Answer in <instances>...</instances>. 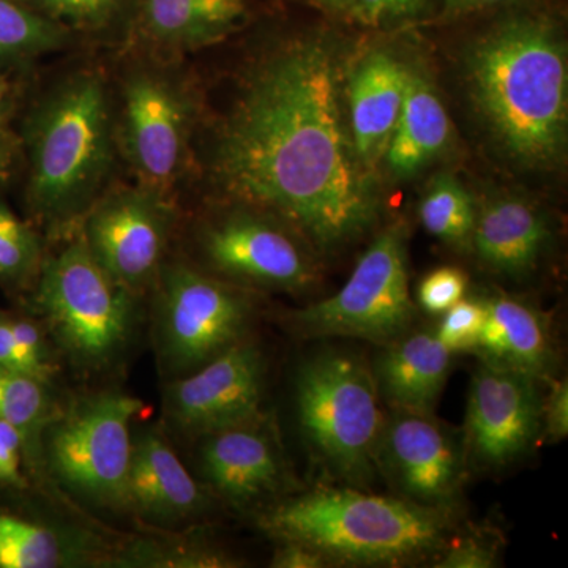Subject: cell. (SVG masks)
Returning a JSON list of instances; mask_svg holds the SVG:
<instances>
[{
    "label": "cell",
    "mask_w": 568,
    "mask_h": 568,
    "mask_svg": "<svg viewBox=\"0 0 568 568\" xmlns=\"http://www.w3.org/2000/svg\"><path fill=\"white\" fill-rule=\"evenodd\" d=\"M342 92L331 44L312 37L283 44L246 78L213 160L227 193L280 216L324 252L349 244L376 216Z\"/></svg>",
    "instance_id": "6da1fadb"
},
{
    "label": "cell",
    "mask_w": 568,
    "mask_h": 568,
    "mask_svg": "<svg viewBox=\"0 0 568 568\" xmlns=\"http://www.w3.org/2000/svg\"><path fill=\"white\" fill-rule=\"evenodd\" d=\"M469 77L478 110L514 159L530 166L559 159L567 141V54L548 22H504L474 47Z\"/></svg>",
    "instance_id": "7a4b0ae2"
},
{
    "label": "cell",
    "mask_w": 568,
    "mask_h": 568,
    "mask_svg": "<svg viewBox=\"0 0 568 568\" xmlns=\"http://www.w3.org/2000/svg\"><path fill=\"white\" fill-rule=\"evenodd\" d=\"M452 514L365 488H316L265 507L260 526L278 541L315 548L328 562L399 566L439 555Z\"/></svg>",
    "instance_id": "3957f363"
},
{
    "label": "cell",
    "mask_w": 568,
    "mask_h": 568,
    "mask_svg": "<svg viewBox=\"0 0 568 568\" xmlns=\"http://www.w3.org/2000/svg\"><path fill=\"white\" fill-rule=\"evenodd\" d=\"M28 197L33 213L65 223L92 204L111 163L110 103L95 74L44 100L29 123Z\"/></svg>",
    "instance_id": "277c9868"
},
{
    "label": "cell",
    "mask_w": 568,
    "mask_h": 568,
    "mask_svg": "<svg viewBox=\"0 0 568 568\" xmlns=\"http://www.w3.org/2000/svg\"><path fill=\"white\" fill-rule=\"evenodd\" d=\"M295 409L310 450L347 487L368 488L386 416L375 373L358 355L327 351L295 376Z\"/></svg>",
    "instance_id": "5b68a950"
},
{
    "label": "cell",
    "mask_w": 568,
    "mask_h": 568,
    "mask_svg": "<svg viewBox=\"0 0 568 568\" xmlns=\"http://www.w3.org/2000/svg\"><path fill=\"white\" fill-rule=\"evenodd\" d=\"M33 306L47 334L78 368L111 365L132 336L134 295L104 271L82 237L43 261Z\"/></svg>",
    "instance_id": "8992f818"
},
{
    "label": "cell",
    "mask_w": 568,
    "mask_h": 568,
    "mask_svg": "<svg viewBox=\"0 0 568 568\" xmlns=\"http://www.w3.org/2000/svg\"><path fill=\"white\" fill-rule=\"evenodd\" d=\"M144 403L122 392H99L59 409L41 443L43 473L82 504L129 510L132 424Z\"/></svg>",
    "instance_id": "52a82bcc"
},
{
    "label": "cell",
    "mask_w": 568,
    "mask_h": 568,
    "mask_svg": "<svg viewBox=\"0 0 568 568\" xmlns=\"http://www.w3.org/2000/svg\"><path fill=\"white\" fill-rule=\"evenodd\" d=\"M414 317L405 233L392 226L362 254L338 293L297 310L287 323L306 338L343 336L387 346L410 331Z\"/></svg>",
    "instance_id": "ba28073f"
},
{
    "label": "cell",
    "mask_w": 568,
    "mask_h": 568,
    "mask_svg": "<svg viewBox=\"0 0 568 568\" xmlns=\"http://www.w3.org/2000/svg\"><path fill=\"white\" fill-rule=\"evenodd\" d=\"M253 304L244 291L174 264L162 272L155 338L171 379L212 361L245 339Z\"/></svg>",
    "instance_id": "9c48e42d"
},
{
    "label": "cell",
    "mask_w": 568,
    "mask_h": 568,
    "mask_svg": "<svg viewBox=\"0 0 568 568\" xmlns=\"http://www.w3.org/2000/svg\"><path fill=\"white\" fill-rule=\"evenodd\" d=\"M265 362L254 343L237 345L171 379L164 416L185 436L204 437L265 417Z\"/></svg>",
    "instance_id": "30bf717a"
},
{
    "label": "cell",
    "mask_w": 568,
    "mask_h": 568,
    "mask_svg": "<svg viewBox=\"0 0 568 568\" xmlns=\"http://www.w3.org/2000/svg\"><path fill=\"white\" fill-rule=\"evenodd\" d=\"M541 402L537 377L484 362L467 396V470H500L526 457L541 436Z\"/></svg>",
    "instance_id": "8fae6325"
},
{
    "label": "cell",
    "mask_w": 568,
    "mask_h": 568,
    "mask_svg": "<svg viewBox=\"0 0 568 568\" xmlns=\"http://www.w3.org/2000/svg\"><path fill=\"white\" fill-rule=\"evenodd\" d=\"M377 470L398 497L452 514L467 474L462 436L435 414L394 410L381 435Z\"/></svg>",
    "instance_id": "7c38bea8"
},
{
    "label": "cell",
    "mask_w": 568,
    "mask_h": 568,
    "mask_svg": "<svg viewBox=\"0 0 568 568\" xmlns=\"http://www.w3.org/2000/svg\"><path fill=\"white\" fill-rule=\"evenodd\" d=\"M171 213L151 190L121 192L93 205L82 241L119 284L141 294L162 268Z\"/></svg>",
    "instance_id": "4fadbf2b"
},
{
    "label": "cell",
    "mask_w": 568,
    "mask_h": 568,
    "mask_svg": "<svg viewBox=\"0 0 568 568\" xmlns=\"http://www.w3.org/2000/svg\"><path fill=\"white\" fill-rule=\"evenodd\" d=\"M200 474L211 491L239 508L286 495L294 484L267 416L201 437Z\"/></svg>",
    "instance_id": "5bb4252c"
},
{
    "label": "cell",
    "mask_w": 568,
    "mask_h": 568,
    "mask_svg": "<svg viewBox=\"0 0 568 568\" xmlns=\"http://www.w3.org/2000/svg\"><path fill=\"white\" fill-rule=\"evenodd\" d=\"M205 260L239 282L298 291L313 282V268L301 246L276 224L256 215L227 216L204 230Z\"/></svg>",
    "instance_id": "9a60e30c"
},
{
    "label": "cell",
    "mask_w": 568,
    "mask_h": 568,
    "mask_svg": "<svg viewBox=\"0 0 568 568\" xmlns=\"http://www.w3.org/2000/svg\"><path fill=\"white\" fill-rule=\"evenodd\" d=\"M186 129L185 100L170 82L149 73L130 78L123 91V138L134 170L151 192L159 193L174 182Z\"/></svg>",
    "instance_id": "2e32d148"
},
{
    "label": "cell",
    "mask_w": 568,
    "mask_h": 568,
    "mask_svg": "<svg viewBox=\"0 0 568 568\" xmlns=\"http://www.w3.org/2000/svg\"><path fill=\"white\" fill-rule=\"evenodd\" d=\"M211 496L159 429L134 437L129 510L153 528L174 529L207 515Z\"/></svg>",
    "instance_id": "e0dca14e"
},
{
    "label": "cell",
    "mask_w": 568,
    "mask_h": 568,
    "mask_svg": "<svg viewBox=\"0 0 568 568\" xmlns=\"http://www.w3.org/2000/svg\"><path fill=\"white\" fill-rule=\"evenodd\" d=\"M409 70L386 51H373L358 63L347 84L349 130L366 170L381 159L395 132Z\"/></svg>",
    "instance_id": "ac0fdd59"
},
{
    "label": "cell",
    "mask_w": 568,
    "mask_h": 568,
    "mask_svg": "<svg viewBox=\"0 0 568 568\" xmlns=\"http://www.w3.org/2000/svg\"><path fill=\"white\" fill-rule=\"evenodd\" d=\"M386 347L373 372L383 402L394 410L435 414L450 373V351L435 331L407 332Z\"/></svg>",
    "instance_id": "d6986e66"
},
{
    "label": "cell",
    "mask_w": 568,
    "mask_h": 568,
    "mask_svg": "<svg viewBox=\"0 0 568 568\" xmlns=\"http://www.w3.org/2000/svg\"><path fill=\"white\" fill-rule=\"evenodd\" d=\"M548 237L547 220L534 205L518 197H499L476 216L470 245L496 274L523 276L536 267Z\"/></svg>",
    "instance_id": "ffe728a7"
},
{
    "label": "cell",
    "mask_w": 568,
    "mask_h": 568,
    "mask_svg": "<svg viewBox=\"0 0 568 568\" xmlns=\"http://www.w3.org/2000/svg\"><path fill=\"white\" fill-rule=\"evenodd\" d=\"M110 552L91 530L0 514V568L106 567Z\"/></svg>",
    "instance_id": "44dd1931"
},
{
    "label": "cell",
    "mask_w": 568,
    "mask_h": 568,
    "mask_svg": "<svg viewBox=\"0 0 568 568\" xmlns=\"http://www.w3.org/2000/svg\"><path fill=\"white\" fill-rule=\"evenodd\" d=\"M484 302L487 317L476 347L484 361L549 379L555 349L544 317L515 298L497 295Z\"/></svg>",
    "instance_id": "7402d4cb"
},
{
    "label": "cell",
    "mask_w": 568,
    "mask_h": 568,
    "mask_svg": "<svg viewBox=\"0 0 568 568\" xmlns=\"http://www.w3.org/2000/svg\"><path fill=\"white\" fill-rule=\"evenodd\" d=\"M450 119L424 74H407L405 100L384 159L396 178H409L435 160L450 140Z\"/></svg>",
    "instance_id": "603a6c76"
},
{
    "label": "cell",
    "mask_w": 568,
    "mask_h": 568,
    "mask_svg": "<svg viewBox=\"0 0 568 568\" xmlns=\"http://www.w3.org/2000/svg\"><path fill=\"white\" fill-rule=\"evenodd\" d=\"M245 0H145V24L155 39L174 47H201L237 28Z\"/></svg>",
    "instance_id": "cb8c5ba5"
},
{
    "label": "cell",
    "mask_w": 568,
    "mask_h": 568,
    "mask_svg": "<svg viewBox=\"0 0 568 568\" xmlns=\"http://www.w3.org/2000/svg\"><path fill=\"white\" fill-rule=\"evenodd\" d=\"M58 410L51 396L50 383L3 369L0 417L6 418L17 429L24 465L31 467L33 473H43L41 443Z\"/></svg>",
    "instance_id": "d4e9b609"
},
{
    "label": "cell",
    "mask_w": 568,
    "mask_h": 568,
    "mask_svg": "<svg viewBox=\"0 0 568 568\" xmlns=\"http://www.w3.org/2000/svg\"><path fill=\"white\" fill-rule=\"evenodd\" d=\"M237 560L204 537L140 536L111 548L106 567L224 568Z\"/></svg>",
    "instance_id": "484cf974"
},
{
    "label": "cell",
    "mask_w": 568,
    "mask_h": 568,
    "mask_svg": "<svg viewBox=\"0 0 568 568\" xmlns=\"http://www.w3.org/2000/svg\"><path fill=\"white\" fill-rule=\"evenodd\" d=\"M418 213L425 230L439 241L462 248L470 245L477 213L469 193L450 175L429 185Z\"/></svg>",
    "instance_id": "4316f807"
},
{
    "label": "cell",
    "mask_w": 568,
    "mask_h": 568,
    "mask_svg": "<svg viewBox=\"0 0 568 568\" xmlns=\"http://www.w3.org/2000/svg\"><path fill=\"white\" fill-rule=\"evenodd\" d=\"M43 254L39 234L0 201V287L22 291L39 278Z\"/></svg>",
    "instance_id": "83f0119b"
},
{
    "label": "cell",
    "mask_w": 568,
    "mask_h": 568,
    "mask_svg": "<svg viewBox=\"0 0 568 568\" xmlns=\"http://www.w3.org/2000/svg\"><path fill=\"white\" fill-rule=\"evenodd\" d=\"M62 32L17 0H0V65L54 50Z\"/></svg>",
    "instance_id": "f1b7e54d"
},
{
    "label": "cell",
    "mask_w": 568,
    "mask_h": 568,
    "mask_svg": "<svg viewBox=\"0 0 568 568\" xmlns=\"http://www.w3.org/2000/svg\"><path fill=\"white\" fill-rule=\"evenodd\" d=\"M10 324L17 346L18 373L50 383L54 366L43 324L13 313H10Z\"/></svg>",
    "instance_id": "f546056e"
},
{
    "label": "cell",
    "mask_w": 568,
    "mask_h": 568,
    "mask_svg": "<svg viewBox=\"0 0 568 568\" xmlns=\"http://www.w3.org/2000/svg\"><path fill=\"white\" fill-rule=\"evenodd\" d=\"M485 317V302L462 298L444 313L435 334L452 354L476 351Z\"/></svg>",
    "instance_id": "4dcf8cb0"
},
{
    "label": "cell",
    "mask_w": 568,
    "mask_h": 568,
    "mask_svg": "<svg viewBox=\"0 0 568 568\" xmlns=\"http://www.w3.org/2000/svg\"><path fill=\"white\" fill-rule=\"evenodd\" d=\"M467 278L459 268L440 267L418 284L417 302L429 315H444L448 308L465 298Z\"/></svg>",
    "instance_id": "1f68e13d"
},
{
    "label": "cell",
    "mask_w": 568,
    "mask_h": 568,
    "mask_svg": "<svg viewBox=\"0 0 568 568\" xmlns=\"http://www.w3.org/2000/svg\"><path fill=\"white\" fill-rule=\"evenodd\" d=\"M499 555V540L470 534L448 540L443 551L437 555V568H489L495 567Z\"/></svg>",
    "instance_id": "d6a6232c"
},
{
    "label": "cell",
    "mask_w": 568,
    "mask_h": 568,
    "mask_svg": "<svg viewBox=\"0 0 568 568\" xmlns=\"http://www.w3.org/2000/svg\"><path fill=\"white\" fill-rule=\"evenodd\" d=\"M353 18L365 24L409 20L426 10V0H351Z\"/></svg>",
    "instance_id": "836d02e7"
},
{
    "label": "cell",
    "mask_w": 568,
    "mask_h": 568,
    "mask_svg": "<svg viewBox=\"0 0 568 568\" xmlns=\"http://www.w3.org/2000/svg\"><path fill=\"white\" fill-rule=\"evenodd\" d=\"M568 435V384L551 381V390L541 402V436L548 440L566 439Z\"/></svg>",
    "instance_id": "e575fe53"
},
{
    "label": "cell",
    "mask_w": 568,
    "mask_h": 568,
    "mask_svg": "<svg viewBox=\"0 0 568 568\" xmlns=\"http://www.w3.org/2000/svg\"><path fill=\"white\" fill-rule=\"evenodd\" d=\"M22 465L20 436L6 418L0 417V485L21 488L24 485Z\"/></svg>",
    "instance_id": "d590c367"
},
{
    "label": "cell",
    "mask_w": 568,
    "mask_h": 568,
    "mask_svg": "<svg viewBox=\"0 0 568 568\" xmlns=\"http://www.w3.org/2000/svg\"><path fill=\"white\" fill-rule=\"evenodd\" d=\"M39 2L52 13L62 14L69 20L92 22L106 17L114 9L118 0H39Z\"/></svg>",
    "instance_id": "8d00e7d4"
},
{
    "label": "cell",
    "mask_w": 568,
    "mask_h": 568,
    "mask_svg": "<svg viewBox=\"0 0 568 568\" xmlns=\"http://www.w3.org/2000/svg\"><path fill=\"white\" fill-rule=\"evenodd\" d=\"M271 566L275 568H321L331 566V562L315 548L306 547L298 541H280Z\"/></svg>",
    "instance_id": "74e56055"
},
{
    "label": "cell",
    "mask_w": 568,
    "mask_h": 568,
    "mask_svg": "<svg viewBox=\"0 0 568 568\" xmlns=\"http://www.w3.org/2000/svg\"><path fill=\"white\" fill-rule=\"evenodd\" d=\"M0 368L18 373L17 346L11 331L10 313L0 310Z\"/></svg>",
    "instance_id": "f35d334b"
},
{
    "label": "cell",
    "mask_w": 568,
    "mask_h": 568,
    "mask_svg": "<svg viewBox=\"0 0 568 568\" xmlns=\"http://www.w3.org/2000/svg\"><path fill=\"white\" fill-rule=\"evenodd\" d=\"M17 155V140L9 129H0V182L6 181Z\"/></svg>",
    "instance_id": "ab89813d"
},
{
    "label": "cell",
    "mask_w": 568,
    "mask_h": 568,
    "mask_svg": "<svg viewBox=\"0 0 568 568\" xmlns=\"http://www.w3.org/2000/svg\"><path fill=\"white\" fill-rule=\"evenodd\" d=\"M17 103V91L6 77H0V129H9V121Z\"/></svg>",
    "instance_id": "60d3db41"
},
{
    "label": "cell",
    "mask_w": 568,
    "mask_h": 568,
    "mask_svg": "<svg viewBox=\"0 0 568 568\" xmlns=\"http://www.w3.org/2000/svg\"><path fill=\"white\" fill-rule=\"evenodd\" d=\"M504 2H508V0H447V6L455 11H469Z\"/></svg>",
    "instance_id": "b9f144b4"
},
{
    "label": "cell",
    "mask_w": 568,
    "mask_h": 568,
    "mask_svg": "<svg viewBox=\"0 0 568 568\" xmlns=\"http://www.w3.org/2000/svg\"><path fill=\"white\" fill-rule=\"evenodd\" d=\"M323 9L332 13L343 14V17H353V3L351 0H312Z\"/></svg>",
    "instance_id": "7bdbcfd3"
}]
</instances>
